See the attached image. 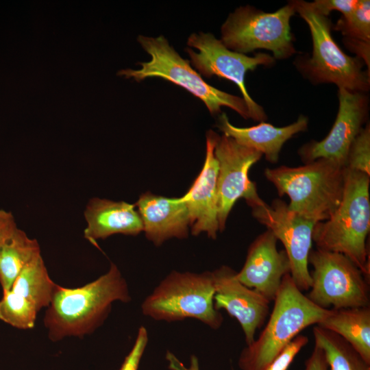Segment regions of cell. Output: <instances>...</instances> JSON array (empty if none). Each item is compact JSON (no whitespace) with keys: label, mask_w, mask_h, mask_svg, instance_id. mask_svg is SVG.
Listing matches in <instances>:
<instances>
[{"label":"cell","mask_w":370,"mask_h":370,"mask_svg":"<svg viewBox=\"0 0 370 370\" xmlns=\"http://www.w3.org/2000/svg\"><path fill=\"white\" fill-rule=\"evenodd\" d=\"M18 228L11 212L0 208V248Z\"/></svg>","instance_id":"31"},{"label":"cell","mask_w":370,"mask_h":370,"mask_svg":"<svg viewBox=\"0 0 370 370\" xmlns=\"http://www.w3.org/2000/svg\"><path fill=\"white\" fill-rule=\"evenodd\" d=\"M323 350L314 345V349L305 362V370H328Z\"/></svg>","instance_id":"32"},{"label":"cell","mask_w":370,"mask_h":370,"mask_svg":"<svg viewBox=\"0 0 370 370\" xmlns=\"http://www.w3.org/2000/svg\"><path fill=\"white\" fill-rule=\"evenodd\" d=\"M345 167L370 175V125L367 123L349 148Z\"/></svg>","instance_id":"26"},{"label":"cell","mask_w":370,"mask_h":370,"mask_svg":"<svg viewBox=\"0 0 370 370\" xmlns=\"http://www.w3.org/2000/svg\"><path fill=\"white\" fill-rule=\"evenodd\" d=\"M317 325L340 336L370 364L369 306L330 309Z\"/></svg>","instance_id":"20"},{"label":"cell","mask_w":370,"mask_h":370,"mask_svg":"<svg viewBox=\"0 0 370 370\" xmlns=\"http://www.w3.org/2000/svg\"><path fill=\"white\" fill-rule=\"evenodd\" d=\"M219 136L212 130L206 134L204 164L188 192L182 196L189 213L191 233L206 232L215 239L219 231L217 209L218 162L214 148Z\"/></svg>","instance_id":"16"},{"label":"cell","mask_w":370,"mask_h":370,"mask_svg":"<svg viewBox=\"0 0 370 370\" xmlns=\"http://www.w3.org/2000/svg\"><path fill=\"white\" fill-rule=\"evenodd\" d=\"M84 218V238L95 245L99 239L114 234L136 236L143 231V222L134 204L123 201L92 198L86 206Z\"/></svg>","instance_id":"18"},{"label":"cell","mask_w":370,"mask_h":370,"mask_svg":"<svg viewBox=\"0 0 370 370\" xmlns=\"http://www.w3.org/2000/svg\"><path fill=\"white\" fill-rule=\"evenodd\" d=\"M215 286L214 308L224 309L241 325L247 345L255 340L269 312V301L236 278V272L221 266L212 272Z\"/></svg>","instance_id":"14"},{"label":"cell","mask_w":370,"mask_h":370,"mask_svg":"<svg viewBox=\"0 0 370 370\" xmlns=\"http://www.w3.org/2000/svg\"><path fill=\"white\" fill-rule=\"evenodd\" d=\"M147 238L156 246L173 237L188 236L189 213L182 197H166L146 193L134 204Z\"/></svg>","instance_id":"17"},{"label":"cell","mask_w":370,"mask_h":370,"mask_svg":"<svg viewBox=\"0 0 370 370\" xmlns=\"http://www.w3.org/2000/svg\"><path fill=\"white\" fill-rule=\"evenodd\" d=\"M313 270L307 297L329 309L369 306V280L345 255L317 248L308 256Z\"/></svg>","instance_id":"9"},{"label":"cell","mask_w":370,"mask_h":370,"mask_svg":"<svg viewBox=\"0 0 370 370\" xmlns=\"http://www.w3.org/2000/svg\"><path fill=\"white\" fill-rule=\"evenodd\" d=\"M308 342V338L306 336L298 334L264 370H287L295 357Z\"/></svg>","instance_id":"27"},{"label":"cell","mask_w":370,"mask_h":370,"mask_svg":"<svg viewBox=\"0 0 370 370\" xmlns=\"http://www.w3.org/2000/svg\"><path fill=\"white\" fill-rule=\"evenodd\" d=\"M312 333L314 345L325 354L328 370H370V364L338 334L318 325L313 328Z\"/></svg>","instance_id":"23"},{"label":"cell","mask_w":370,"mask_h":370,"mask_svg":"<svg viewBox=\"0 0 370 370\" xmlns=\"http://www.w3.org/2000/svg\"><path fill=\"white\" fill-rule=\"evenodd\" d=\"M277 238L269 230L260 234L250 245L243 267L236 278L254 290L268 301H273L284 275L291 266L284 249H277Z\"/></svg>","instance_id":"15"},{"label":"cell","mask_w":370,"mask_h":370,"mask_svg":"<svg viewBox=\"0 0 370 370\" xmlns=\"http://www.w3.org/2000/svg\"><path fill=\"white\" fill-rule=\"evenodd\" d=\"M57 285L49 277L40 254L23 269L10 290L40 311L49 306Z\"/></svg>","instance_id":"22"},{"label":"cell","mask_w":370,"mask_h":370,"mask_svg":"<svg viewBox=\"0 0 370 370\" xmlns=\"http://www.w3.org/2000/svg\"><path fill=\"white\" fill-rule=\"evenodd\" d=\"M345 174V167L324 158L297 167L264 170L279 195L289 197L288 209L316 223L329 219L339 206Z\"/></svg>","instance_id":"4"},{"label":"cell","mask_w":370,"mask_h":370,"mask_svg":"<svg viewBox=\"0 0 370 370\" xmlns=\"http://www.w3.org/2000/svg\"><path fill=\"white\" fill-rule=\"evenodd\" d=\"M370 175L345 167L341 201L331 216L317 222L312 241L317 248L349 258L369 280L367 238L370 230Z\"/></svg>","instance_id":"2"},{"label":"cell","mask_w":370,"mask_h":370,"mask_svg":"<svg viewBox=\"0 0 370 370\" xmlns=\"http://www.w3.org/2000/svg\"><path fill=\"white\" fill-rule=\"evenodd\" d=\"M338 111L327 136L301 146L298 153L309 163L319 158L331 160L345 167L351 145L366 122L369 99L364 92L338 88Z\"/></svg>","instance_id":"13"},{"label":"cell","mask_w":370,"mask_h":370,"mask_svg":"<svg viewBox=\"0 0 370 370\" xmlns=\"http://www.w3.org/2000/svg\"><path fill=\"white\" fill-rule=\"evenodd\" d=\"M148 343V333L144 326L138 329L135 342L119 370H138L140 361Z\"/></svg>","instance_id":"28"},{"label":"cell","mask_w":370,"mask_h":370,"mask_svg":"<svg viewBox=\"0 0 370 370\" xmlns=\"http://www.w3.org/2000/svg\"><path fill=\"white\" fill-rule=\"evenodd\" d=\"M39 310L11 290L3 291L0 300V319L18 329L34 327Z\"/></svg>","instance_id":"24"},{"label":"cell","mask_w":370,"mask_h":370,"mask_svg":"<svg viewBox=\"0 0 370 370\" xmlns=\"http://www.w3.org/2000/svg\"><path fill=\"white\" fill-rule=\"evenodd\" d=\"M130 300L127 282L113 263L106 273L82 286L57 285L44 319L49 337L57 341L90 334L106 319L114 302Z\"/></svg>","instance_id":"1"},{"label":"cell","mask_w":370,"mask_h":370,"mask_svg":"<svg viewBox=\"0 0 370 370\" xmlns=\"http://www.w3.org/2000/svg\"><path fill=\"white\" fill-rule=\"evenodd\" d=\"M295 13L290 1L274 12L246 5L230 14L221 27V42L229 49L247 53L256 49L271 51L275 59H286L296 53L290 20Z\"/></svg>","instance_id":"8"},{"label":"cell","mask_w":370,"mask_h":370,"mask_svg":"<svg viewBox=\"0 0 370 370\" xmlns=\"http://www.w3.org/2000/svg\"><path fill=\"white\" fill-rule=\"evenodd\" d=\"M311 3L320 13L326 16L332 10H336L342 13V16L345 17L354 11L358 0H316Z\"/></svg>","instance_id":"29"},{"label":"cell","mask_w":370,"mask_h":370,"mask_svg":"<svg viewBox=\"0 0 370 370\" xmlns=\"http://www.w3.org/2000/svg\"><path fill=\"white\" fill-rule=\"evenodd\" d=\"M295 12L309 27L312 40L310 58L297 60L301 73L314 84L333 83L338 88L367 92L370 86L369 72L363 71V61L344 53L333 39L332 23L312 4L302 0L291 1Z\"/></svg>","instance_id":"5"},{"label":"cell","mask_w":370,"mask_h":370,"mask_svg":"<svg viewBox=\"0 0 370 370\" xmlns=\"http://www.w3.org/2000/svg\"><path fill=\"white\" fill-rule=\"evenodd\" d=\"M343 43L351 51L357 54V57L361 59L370 69V42L358 39L344 37Z\"/></svg>","instance_id":"30"},{"label":"cell","mask_w":370,"mask_h":370,"mask_svg":"<svg viewBox=\"0 0 370 370\" xmlns=\"http://www.w3.org/2000/svg\"><path fill=\"white\" fill-rule=\"evenodd\" d=\"M138 41L151 56L149 62H138V70H120L117 75L126 79L132 77L137 82L149 77H162L178 85L199 98L212 114L221 112L222 106L228 107L245 119H249V111L243 97L229 94L208 84L182 58L163 36L156 38L140 35Z\"/></svg>","instance_id":"7"},{"label":"cell","mask_w":370,"mask_h":370,"mask_svg":"<svg viewBox=\"0 0 370 370\" xmlns=\"http://www.w3.org/2000/svg\"><path fill=\"white\" fill-rule=\"evenodd\" d=\"M166 359L169 361V368L171 370H199L198 359L195 356L190 358V364L188 368L179 361V360L170 352L166 354Z\"/></svg>","instance_id":"33"},{"label":"cell","mask_w":370,"mask_h":370,"mask_svg":"<svg viewBox=\"0 0 370 370\" xmlns=\"http://www.w3.org/2000/svg\"><path fill=\"white\" fill-rule=\"evenodd\" d=\"M333 29L346 38L370 42V1L358 0L354 11L341 16Z\"/></svg>","instance_id":"25"},{"label":"cell","mask_w":370,"mask_h":370,"mask_svg":"<svg viewBox=\"0 0 370 370\" xmlns=\"http://www.w3.org/2000/svg\"><path fill=\"white\" fill-rule=\"evenodd\" d=\"M269 319L257 339L241 352V370H264L307 327L318 324L330 309L312 302L295 285L290 273L282 279Z\"/></svg>","instance_id":"3"},{"label":"cell","mask_w":370,"mask_h":370,"mask_svg":"<svg viewBox=\"0 0 370 370\" xmlns=\"http://www.w3.org/2000/svg\"><path fill=\"white\" fill-rule=\"evenodd\" d=\"M308 125V119L300 115L295 122L284 127H275L263 121L249 127H238L230 122L226 114L222 113L217 127L223 134L258 151L269 162L276 163L284 144L295 134L306 131Z\"/></svg>","instance_id":"19"},{"label":"cell","mask_w":370,"mask_h":370,"mask_svg":"<svg viewBox=\"0 0 370 370\" xmlns=\"http://www.w3.org/2000/svg\"><path fill=\"white\" fill-rule=\"evenodd\" d=\"M187 44L198 50L197 53L190 48L186 49L192 64L199 73L207 77L216 75L236 84L246 103L249 118L260 122L267 120L263 108L248 93L245 79L248 71H253L260 65L273 64L275 59L273 56L266 53L247 56L232 51L210 33L193 34L188 37Z\"/></svg>","instance_id":"10"},{"label":"cell","mask_w":370,"mask_h":370,"mask_svg":"<svg viewBox=\"0 0 370 370\" xmlns=\"http://www.w3.org/2000/svg\"><path fill=\"white\" fill-rule=\"evenodd\" d=\"M214 294L212 272L173 271L145 298L141 310L145 316L157 321L193 318L216 330L223 318L214 308Z\"/></svg>","instance_id":"6"},{"label":"cell","mask_w":370,"mask_h":370,"mask_svg":"<svg viewBox=\"0 0 370 370\" xmlns=\"http://www.w3.org/2000/svg\"><path fill=\"white\" fill-rule=\"evenodd\" d=\"M40 254L37 241L18 227L0 248V284L3 291H9L23 269Z\"/></svg>","instance_id":"21"},{"label":"cell","mask_w":370,"mask_h":370,"mask_svg":"<svg viewBox=\"0 0 370 370\" xmlns=\"http://www.w3.org/2000/svg\"><path fill=\"white\" fill-rule=\"evenodd\" d=\"M218 162L217 209L219 231H223L228 215L239 198H244L251 208L264 201L259 197L256 185L249 177L250 168L262 154L238 143L223 134L214 148Z\"/></svg>","instance_id":"12"},{"label":"cell","mask_w":370,"mask_h":370,"mask_svg":"<svg viewBox=\"0 0 370 370\" xmlns=\"http://www.w3.org/2000/svg\"><path fill=\"white\" fill-rule=\"evenodd\" d=\"M252 216L270 230L284 247L290 262V275L301 291L311 286L308 256L316 222L290 210L283 200L275 199L251 207Z\"/></svg>","instance_id":"11"}]
</instances>
